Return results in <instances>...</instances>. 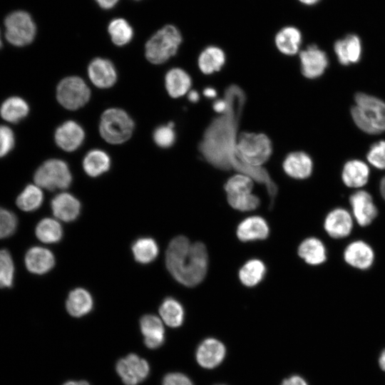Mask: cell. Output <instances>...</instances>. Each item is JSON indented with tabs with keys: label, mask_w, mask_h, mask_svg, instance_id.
Listing matches in <instances>:
<instances>
[{
	"label": "cell",
	"mask_w": 385,
	"mask_h": 385,
	"mask_svg": "<svg viewBox=\"0 0 385 385\" xmlns=\"http://www.w3.org/2000/svg\"><path fill=\"white\" fill-rule=\"evenodd\" d=\"M165 265L178 282L195 287L204 279L207 272V248L202 242L191 244L186 237L178 236L168 247Z\"/></svg>",
	"instance_id": "cell-1"
},
{
	"label": "cell",
	"mask_w": 385,
	"mask_h": 385,
	"mask_svg": "<svg viewBox=\"0 0 385 385\" xmlns=\"http://www.w3.org/2000/svg\"><path fill=\"white\" fill-rule=\"evenodd\" d=\"M228 101V108L223 115L216 118L207 129L200 150L207 160L220 169L235 168L239 162L235 157V145L237 140L236 117L233 106Z\"/></svg>",
	"instance_id": "cell-2"
},
{
	"label": "cell",
	"mask_w": 385,
	"mask_h": 385,
	"mask_svg": "<svg viewBox=\"0 0 385 385\" xmlns=\"http://www.w3.org/2000/svg\"><path fill=\"white\" fill-rule=\"evenodd\" d=\"M351 115L356 127L365 133L376 135L385 131V102L376 96L355 94Z\"/></svg>",
	"instance_id": "cell-3"
},
{
	"label": "cell",
	"mask_w": 385,
	"mask_h": 385,
	"mask_svg": "<svg viewBox=\"0 0 385 385\" xmlns=\"http://www.w3.org/2000/svg\"><path fill=\"white\" fill-rule=\"evenodd\" d=\"M234 153L240 164L261 168L272 155V141L262 133L242 132L237 138Z\"/></svg>",
	"instance_id": "cell-4"
},
{
	"label": "cell",
	"mask_w": 385,
	"mask_h": 385,
	"mask_svg": "<svg viewBox=\"0 0 385 385\" xmlns=\"http://www.w3.org/2000/svg\"><path fill=\"white\" fill-rule=\"evenodd\" d=\"M182 41V35L178 28L166 25L148 40L145 46V56L153 64L164 63L177 53Z\"/></svg>",
	"instance_id": "cell-5"
},
{
	"label": "cell",
	"mask_w": 385,
	"mask_h": 385,
	"mask_svg": "<svg viewBox=\"0 0 385 385\" xmlns=\"http://www.w3.org/2000/svg\"><path fill=\"white\" fill-rule=\"evenodd\" d=\"M135 123L129 114L119 108H110L103 111L99 122V133L107 143L122 144L132 136Z\"/></svg>",
	"instance_id": "cell-6"
},
{
	"label": "cell",
	"mask_w": 385,
	"mask_h": 385,
	"mask_svg": "<svg viewBox=\"0 0 385 385\" xmlns=\"http://www.w3.org/2000/svg\"><path fill=\"white\" fill-rule=\"evenodd\" d=\"M34 180L41 188L48 190H64L72 182V175L68 164L57 158L44 161L36 170Z\"/></svg>",
	"instance_id": "cell-7"
},
{
	"label": "cell",
	"mask_w": 385,
	"mask_h": 385,
	"mask_svg": "<svg viewBox=\"0 0 385 385\" xmlns=\"http://www.w3.org/2000/svg\"><path fill=\"white\" fill-rule=\"evenodd\" d=\"M56 93L59 104L69 111H76L83 107L91 95L85 81L76 76L63 78L57 85Z\"/></svg>",
	"instance_id": "cell-8"
},
{
	"label": "cell",
	"mask_w": 385,
	"mask_h": 385,
	"mask_svg": "<svg viewBox=\"0 0 385 385\" xmlns=\"http://www.w3.org/2000/svg\"><path fill=\"white\" fill-rule=\"evenodd\" d=\"M6 39L15 46L30 44L36 34V26L31 15L24 11H16L5 19Z\"/></svg>",
	"instance_id": "cell-9"
},
{
	"label": "cell",
	"mask_w": 385,
	"mask_h": 385,
	"mask_svg": "<svg viewBox=\"0 0 385 385\" xmlns=\"http://www.w3.org/2000/svg\"><path fill=\"white\" fill-rule=\"evenodd\" d=\"M117 374L125 385H138L150 374L148 361L135 354L120 359L115 366Z\"/></svg>",
	"instance_id": "cell-10"
},
{
	"label": "cell",
	"mask_w": 385,
	"mask_h": 385,
	"mask_svg": "<svg viewBox=\"0 0 385 385\" xmlns=\"http://www.w3.org/2000/svg\"><path fill=\"white\" fill-rule=\"evenodd\" d=\"M299 56L301 73L309 79H315L322 76L329 66L327 53L314 44L299 52Z\"/></svg>",
	"instance_id": "cell-11"
},
{
	"label": "cell",
	"mask_w": 385,
	"mask_h": 385,
	"mask_svg": "<svg viewBox=\"0 0 385 385\" xmlns=\"http://www.w3.org/2000/svg\"><path fill=\"white\" fill-rule=\"evenodd\" d=\"M349 204L354 220L361 227L369 225L378 215L377 207L371 194L359 190L349 196Z\"/></svg>",
	"instance_id": "cell-12"
},
{
	"label": "cell",
	"mask_w": 385,
	"mask_h": 385,
	"mask_svg": "<svg viewBox=\"0 0 385 385\" xmlns=\"http://www.w3.org/2000/svg\"><path fill=\"white\" fill-rule=\"evenodd\" d=\"M226 355V348L220 340L209 337L202 340L197 346L195 359L202 368L212 369L218 366Z\"/></svg>",
	"instance_id": "cell-13"
},
{
	"label": "cell",
	"mask_w": 385,
	"mask_h": 385,
	"mask_svg": "<svg viewBox=\"0 0 385 385\" xmlns=\"http://www.w3.org/2000/svg\"><path fill=\"white\" fill-rule=\"evenodd\" d=\"M85 131L77 122L69 120L61 123L55 130L54 140L58 147L66 152H73L83 144Z\"/></svg>",
	"instance_id": "cell-14"
},
{
	"label": "cell",
	"mask_w": 385,
	"mask_h": 385,
	"mask_svg": "<svg viewBox=\"0 0 385 385\" xmlns=\"http://www.w3.org/2000/svg\"><path fill=\"white\" fill-rule=\"evenodd\" d=\"M87 72L91 83L98 88H111L117 81L116 68L107 58L101 57L93 58L88 66Z\"/></svg>",
	"instance_id": "cell-15"
},
{
	"label": "cell",
	"mask_w": 385,
	"mask_h": 385,
	"mask_svg": "<svg viewBox=\"0 0 385 385\" xmlns=\"http://www.w3.org/2000/svg\"><path fill=\"white\" fill-rule=\"evenodd\" d=\"M354 218L346 209L337 207L330 211L324 222L326 232L334 239L348 237L353 229Z\"/></svg>",
	"instance_id": "cell-16"
},
{
	"label": "cell",
	"mask_w": 385,
	"mask_h": 385,
	"mask_svg": "<svg viewBox=\"0 0 385 385\" xmlns=\"http://www.w3.org/2000/svg\"><path fill=\"white\" fill-rule=\"evenodd\" d=\"M343 257L349 266L360 270H366L374 264L375 255L368 243L356 240L346 247Z\"/></svg>",
	"instance_id": "cell-17"
},
{
	"label": "cell",
	"mask_w": 385,
	"mask_h": 385,
	"mask_svg": "<svg viewBox=\"0 0 385 385\" xmlns=\"http://www.w3.org/2000/svg\"><path fill=\"white\" fill-rule=\"evenodd\" d=\"M334 51L342 65L356 63L360 61L362 54L361 39L355 34H349L334 43Z\"/></svg>",
	"instance_id": "cell-18"
},
{
	"label": "cell",
	"mask_w": 385,
	"mask_h": 385,
	"mask_svg": "<svg viewBox=\"0 0 385 385\" xmlns=\"http://www.w3.org/2000/svg\"><path fill=\"white\" fill-rule=\"evenodd\" d=\"M370 168L368 164L359 159L346 161L342 170V180L349 188L359 189L369 182Z\"/></svg>",
	"instance_id": "cell-19"
},
{
	"label": "cell",
	"mask_w": 385,
	"mask_h": 385,
	"mask_svg": "<svg viewBox=\"0 0 385 385\" xmlns=\"http://www.w3.org/2000/svg\"><path fill=\"white\" fill-rule=\"evenodd\" d=\"M282 168L284 173L289 177L304 180L312 175L313 161L307 153L294 151L286 156L282 163Z\"/></svg>",
	"instance_id": "cell-20"
},
{
	"label": "cell",
	"mask_w": 385,
	"mask_h": 385,
	"mask_svg": "<svg viewBox=\"0 0 385 385\" xmlns=\"http://www.w3.org/2000/svg\"><path fill=\"white\" fill-rule=\"evenodd\" d=\"M140 332L143 336L145 345L155 349L165 342V329L162 321L153 314H145L140 320Z\"/></svg>",
	"instance_id": "cell-21"
},
{
	"label": "cell",
	"mask_w": 385,
	"mask_h": 385,
	"mask_svg": "<svg viewBox=\"0 0 385 385\" xmlns=\"http://www.w3.org/2000/svg\"><path fill=\"white\" fill-rule=\"evenodd\" d=\"M51 207L54 216L64 222L76 220L80 214L81 203L73 195L61 192L51 200Z\"/></svg>",
	"instance_id": "cell-22"
},
{
	"label": "cell",
	"mask_w": 385,
	"mask_h": 385,
	"mask_svg": "<svg viewBox=\"0 0 385 385\" xmlns=\"http://www.w3.org/2000/svg\"><path fill=\"white\" fill-rule=\"evenodd\" d=\"M24 262L29 272L35 274H43L53 267L55 258L49 250L33 247L26 252Z\"/></svg>",
	"instance_id": "cell-23"
},
{
	"label": "cell",
	"mask_w": 385,
	"mask_h": 385,
	"mask_svg": "<svg viewBox=\"0 0 385 385\" xmlns=\"http://www.w3.org/2000/svg\"><path fill=\"white\" fill-rule=\"evenodd\" d=\"M269 232L267 222L259 216L245 219L237 228V237L242 242L264 240L268 237Z\"/></svg>",
	"instance_id": "cell-24"
},
{
	"label": "cell",
	"mask_w": 385,
	"mask_h": 385,
	"mask_svg": "<svg viewBox=\"0 0 385 385\" xmlns=\"http://www.w3.org/2000/svg\"><path fill=\"white\" fill-rule=\"evenodd\" d=\"M192 79L190 76L180 68L168 70L165 76V87L168 95L178 98L183 96L190 90Z\"/></svg>",
	"instance_id": "cell-25"
},
{
	"label": "cell",
	"mask_w": 385,
	"mask_h": 385,
	"mask_svg": "<svg viewBox=\"0 0 385 385\" xmlns=\"http://www.w3.org/2000/svg\"><path fill=\"white\" fill-rule=\"evenodd\" d=\"M302 38V34L297 28L287 26L277 33L274 43L282 54L294 56L299 52Z\"/></svg>",
	"instance_id": "cell-26"
},
{
	"label": "cell",
	"mask_w": 385,
	"mask_h": 385,
	"mask_svg": "<svg viewBox=\"0 0 385 385\" xmlns=\"http://www.w3.org/2000/svg\"><path fill=\"white\" fill-rule=\"evenodd\" d=\"M225 61V53L222 48L215 46H209L200 53L197 65L202 73L210 75L220 71Z\"/></svg>",
	"instance_id": "cell-27"
},
{
	"label": "cell",
	"mask_w": 385,
	"mask_h": 385,
	"mask_svg": "<svg viewBox=\"0 0 385 385\" xmlns=\"http://www.w3.org/2000/svg\"><path fill=\"white\" fill-rule=\"evenodd\" d=\"M93 301L91 294L83 288L72 290L66 299V307L70 315L81 317L93 309Z\"/></svg>",
	"instance_id": "cell-28"
},
{
	"label": "cell",
	"mask_w": 385,
	"mask_h": 385,
	"mask_svg": "<svg viewBox=\"0 0 385 385\" xmlns=\"http://www.w3.org/2000/svg\"><path fill=\"white\" fill-rule=\"evenodd\" d=\"M111 160L109 155L103 150H89L83 160V168L91 177L96 178L107 172L111 168Z\"/></svg>",
	"instance_id": "cell-29"
},
{
	"label": "cell",
	"mask_w": 385,
	"mask_h": 385,
	"mask_svg": "<svg viewBox=\"0 0 385 385\" xmlns=\"http://www.w3.org/2000/svg\"><path fill=\"white\" fill-rule=\"evenodd\" d=\"M298 255L307 264L319 265L327 260V250L323 242L316 237H308L299 245Z\"/></svg>",
	"instance_id": "cell-30"
},
{
	"label": "cell",
	"mask_w": 385,
	"mask_h": 385,
	"mask_svg": "<svg viewBox=\"0 0 385 385\" xmlns=\"http://www.w3.org/2000/svg\"><path fill=\"white\" fill-rule=\"evenodd\" d=\"M28 103L21 98L13 96L5 100L0 108V115L6 121L16 123L26 117Z\"/></svg>",
	"instance_id": "cell-31"
},
{
	"label": "cell",
	"mask_w": 385,
	"mask_h": 385,
	"mask_svg": "<svg viewBox=\"0 0 385 385\" xmlns=\"http://www.w3.org/2000/svg\"><path fill=\"white\" fill-rule=\"evenodd\" d=\"M163 322L172 328L179 327L184 321L185 312L182 304L173 298H166L159 308Z\"/></svg>",
	"instance_id": "cell-32"
},
{
	"label": "cell",
	"mask_w": 385,
	"mask_h": 385,
	"mask_svg": "<svg viewBox=\"0 0 385 385\" xmlns=\"http://www.w3.org/2000/svg\"><path fill=\"white\" fill-rule=\"evenodd\" d=\"M43 200L41 188L37 185H28L18 195L16 203L24 212H31L39 208Z\"/></svg>",
	"instance_id": "cell-33"
},
{
	"label": "cell",
	"mask_w": 385,
	"mask_h": 385,
	"mask_svg": "<svg viewBox=\"0 0 385 385\" xmlns=\"http://www.w3.org/2000/svg\"><path fill=\"white\" fill-rule=\"evenodd\" d=\"M266 268L260 260L253 259L247 261L240 270L239 278L247 287H253L262 281L265 277Z\"/></svg>",
	"instance_id": "cell-34"
},
{
	"label": "cell",
	"mask_w": 385,
	"mask_h": 385,
	"mask_svg": "<svg viewBox=\"0 0 385 385\" xmlns=\"http://www.w3.org/2000/svg\"><path fill=\"white\" fill-rule=\"evenodd\" d=\"M254 180L247 175L238 173L230 177L225 185L227 198L237 197L252 193Z\"/></svg>",
	"instance_id": "cell-35"
},
{
	"label": "cell",
	"mask_w": 385,
	"mask_h": 385,
	"mask_svg": "<svg viewBox=\"0 0 385 385\" xmlns=\"http://www.w3.org/2000/svg\"><path fill=\"white\" fill-rule=\"evenodd\" d=\"M132 251L135 260L141 264L153 262L158 255V247L150 237H141L134 242Z\"/></svg>",
	"instance_id": "cell-36"
},
{
	"label": "cell",
	"mask_w": 385,
	"mask_h": 385,
	"mask_svg": "<svg viewBox=\"0 0 385 385\" xmlns=\"http://www.w3.org/2000/svg\"><path fill=\"white\" fill-rule=\"evenodd\" d=\"M35 233L40 241L44 243H55L61 239L63 230L57 220L44 218L37 224Z\"/></svg>",
	"instance_id": "cell-37"
},
{
	"label": "cell",
	"mask_w": 385,
	"mask_h": 385,
	"mask_svg": "<svg viewBox=\"0 0 385 385\" xmlns=\"http://www.w3.org/2000/svg\"><path fill=\"white\" fill-rule=\"evenodd\" d=\"M108 31L112 42L118 46L129 43L133 37L132 26L122 18L112 20L108 25Z\"/></svg>",
	"instance_id": "cell-38"
},
{
	"label": "cell",
	"mask_w": 385,
	"mask_h": 385,
	"mask_svg": "<svg viewBox=\"0 0 385 385\" xmlns=\"http://www.w3.org/2000/svg\"><path fill=\"white\" fill-rule=\"evenodd\" d=\"M14 277V264L7 250H0V288H11Z\"/></svg>",
	"instance_id": "cell-39"
},
{
	"label": "cell",
	"mask_w": 385,
	"mask_h": 385,
	"mask_svg": "<svg viewBox=\"0 0 385 385\" xmlns=\"http://www.w3.org/2000/svg\"><path fill=\"white\" fill-rule=\"evenodd\" d=\"M174 127V123L169 122L167 125H160L154 130L153 138L158 147L168 148L174 144L176 139Z\"/></svg>",
	"instance_id": "cell-40"
},
{
	"label": "cell",
	"mask_w": 385,
	"mask_h": 385,
	"mask_svg": "<svg viewBox=\"0 0 385 385\" xmlns=\"http://www.w3.org/2000/svg\"><path fill=\"white\" fill-rule=\"evenodd\" d=\"M18 226V219L11 211L0 207V239L11 236Z\"/></svg>",
	"instance_id": "cell-41"
},
{
	"label": "cell",
	"mask_w": 385,
	"mask_h": 385,
	"mask_svg": "<svg viewBox=\"0 0 385 385\" xmlns=\"http://www.w3.org/2000/svg\"><path fill=\"white\" fill-rule=\"evenodd\" d=\"M367 162L379 170H385V140H379L372 144L367 153Z\"/></svg>",
	"instance_id": "cell-42"
},
{
	"label": "cell",
	"mask_w": 385,
	"mask_h": 385,
	"mask_svg": "<svg viewBox=\"0 0 385 385\" xmlns=\"http://www.w3.org/2000/svg\"><path fill=\"white\" fill-rule=\"evenodd\" d=\"M230 205L240 211H251L255 210L260 205V199L252 193L238 197L227 198Z\"/></svg>",
	"instance_id": "cell-43"
},
{
	"label": "cell",
	"mask_w": 385,
	"mask_h": 385,
	"mask_svg": "<svg viewBox=\"0 0 385 385\" xmlns=\"http://www.w3.org/2000/svg\"><path fill=\"white\" fill-rule=\"evenodd\" d=\"M15 136L12 130L0 125V158L6 155L14 147Z\"/></svg>",
	"instance_id": "cell-44"
},
{
	"label": "cell",
	"mask_w": 385,
	"mask_h": 385,
	"mask_svg": "<svg viewBox=\"0 0 385 385\" xmlns=\"http://www.w3.org/2000/svg\"><path fill=\"white\" fill-rule=\"evenodd\" d=\"M162 385H193V384L184 374L172 372L163 377Z\"/></svg>",
	"instance_id": "cell-45"
},
{
	"label": "cell",
	"mask_w": 385,
	"mask_h": 385,
	"mask_svg": "<svg viewBox=\"0 0 385 385\" xmlns=\"http://www.w3.org/2000/svg\"><path fill=\"white\" fill-rule=\"evenodd\" d=\"M280 385H308L307 381L299 375H292L284 379Z\"/></svg>",
	"instance_id": "cell-46"
},
{
	"label": "cell",
	"mask_w": 385,
	"mask_h": 385,
	"mask_svg": "<svg viewBox=\"0 0 385 385\" xmlns=\"http://www.w3.org/2000/svg\"><path fill=\"white\" fill-rule=\"evenodd\" d=\"M228 108V101L225 100H218L213 103V108L217 113H225Z\"/></svg>",
	"instance_id": "cell-47"
},
{
	"label": "cell",
	"mask_w": 385,
	"mask_h": 385,
	"mask_svg": "<svg viewBox=\"0 0 385 385\" xmlns=\"http://www.w3.org/2000/svg\"><path fill=\"white\" fill-rule=\"evenodd\" d=\"M100 7L103 9H110L115 6L118 0H95Z\"/></svg>",
	"instance_id": "cell-48"
},
{
	"label": "cell",
	"mask_w": 385,
	"mask_h": 385,
	"mask_svg": "<svg viewBox=\"0 0 385 385\" xmlns=\"http://www.w3.org/2000/svg\"><path fill=\"white\" fill-rule=\"evenodd\" d=\"M203 94L207 98H215L217 93L213 88L208 87L203 91Z\"/></svg>",
	"instance_id": "cell-49"
},
{
	"label": "cell",
	"mask_w": 385,
	"mask_h": 385,
	"mask_svg": "<svg viewBox=\"0 0 385 385\" xmlns=\"http://www.w3.org/2000/svg\"><path fill=\"white\" fill-rule=\"evenodd\" d=\"M188 99L192 103H195L199 100V94L195 91H190L188 92Z\"/></svg>",
	"instance_id": "cell-50"
},
{
	"label": "cell",
	"mask_w": 385,
	"mask_h": 385,
	"mask_svg": "<svg viewBox=\"0 0 385 385\" xmlns=\"http://www.w3.org/2000/svg\"><path fill=\"white\" fill-rule=\"evenodd\" d=\"M62 385H90V384L88 381H84V380H79V381L71 380V381H68L65 382Z\"/></svg>",
	"instance_id": "cell-51"
},
{
	"label": "cell",
	"mask_w": 385,
	"mask_h": 385,
	"mask_svg": "<svg viewBox=\"0 0 385 385\" xmlns=\"http://www.w3.org/2000/svg\"><path fill=\"white\" fill-rule=\"evenodd\" d=\"M379 190L381 197L385 200V176L383 177L380 181Z\"/></svg>",
	"instance_id": "cell-52"
},
{
	"label": "cell",
	"mask_w": 385,
	"mask_h": 385,
	"mask_svg": "<svg viewBox=\"0 0 385 385\" xmlns=\"http://www.w3.org/2000/svg\"><path fill=\"white\" fill-rule=\"evenodd\" d=\"M379 365L381 369L385 371V350L382 351L379 357Z\"/></svg>",
	"instance_id": "cell-53"
},
{
	"label": "cell",
	"mask_w": 385,
	"mask_h": 385,
	"mask_svg": "<svg viewBox=\"0 0 385 385\" xmlns=\"http://www.w3.org/2000/svg\"><path fill=\"white\" fill-rule=\"evenodd\" d=\"M298 1L304 5L311 6V5L316 4L320 0H298Z\"/></svg>",
	"instance_id": "cell-54"
},
{
	"label": "cell",
	"mask_w": 385,
	"mask_h": 385,
	"mask_svg": "<svg viewBox=\"0 0 385 385\" xmlns=\"http://www.w3.org/2000/svg\"><path fill=\"white\" fill-rule=\"evenodd\" d=\"M1 46H2V41L1 39V34H0V48H1Z\"/></svg>",
	"instance_id": "cell-55"
},
{
	"label": "cell",
	"mask_w": 385,
	"mask_h": 385,
	"mask_svg": "<svg viewBox=\"0 0 385 385\" xmlns=\"http://www.w3.org/2000/svg\"><path fill=\"white\" fill-rule=\"evenodd\" d=\"M216 385H225V384H216Z\"/></svg>",
	"instance_id": "cell-56"
}]
</instances>
